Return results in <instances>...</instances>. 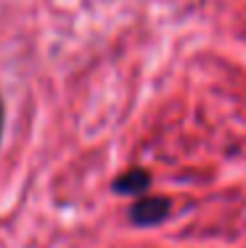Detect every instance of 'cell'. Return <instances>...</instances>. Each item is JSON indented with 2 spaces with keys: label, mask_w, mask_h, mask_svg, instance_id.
Instances as JSON below:
<instances>
[{
  "label": "cell",
  "mask_w": 246,
  "mask_h": 248,
  "mask_svg": "<svg viewBox=\"0 0 246 248\" xmlns=\"http://www.w3.org/2000/svg\"><path fill=\"white\" fill-rule=\"evenodd\" d=\"M0 138H3V103H0Z\"/></svg>",
  "instance_id": "3957f363"
},
{
  "label": "cell",
  "mask_w": 246,
  "mask_h": 248,
  "mask_svg": "<svg viewBox=\"0 0 246 248\" xmlns=\"http://www.w3.org/2000/svg\"><path fill=\"white\" fill-rule=\"evenodd\" d=\"M111 187L119 196H138V193H146L151 187V174L146 169H127L125 174L116 177Z\"/></svg>",
  "instance_id": "7a4b0ae2"
},
{
  "label": "cell",
  "mask_w": 246,
  "mask_h": 248,
  "mask_svg": "<svg viewBox=\"0 0 246 248\" xmlns=\"http://www.w3.org/2000/svg\"><path fill=\"white\" fill-rule=\"evenodd\" d=\"M172 211V201L164 196H148L140 198L130 206V222L138 227H151V224H159L169 217Z\"/></svg>",
  "instance_id": "6da1fadb"
}]
</instances>
